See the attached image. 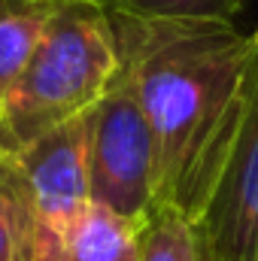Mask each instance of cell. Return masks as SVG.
<instances>
[{"label":"cell","instance_id":"obj_4","mask_svg":"<svg viewBox=\"0 0 258 261\" xmlns=\"http://www.w3.org/2000/svg\"><path fill=\"white\" fill-rule=\"evenodd\" d=\"M197 228L210 261H258V37L240 128Z\"/></svg>","mask_w":258,"mask_h":261},{"label":"cell","instance_id":"obj_2","mask_svg":"<svg viewBox=\"0 0 258 261\" xmlns=\"http://www.w3.org/2000/svg\"><path fill=\"white\" fill-rule=\"evenodd\" d=\"M116 73L110 15L91 0H58L40 46L0 100V146L18 155L43 134L85 116Z\"/></svg>","mask_w":258,"mask_h":261},{"label":"cell","instance_id":"obj_11","mask_svg":"<svg viewBox=\"0 0 258 261\" xmlns=\"http://www.w3.org/2000/svg\"><path fill=\"white\" fill-rule=\"evenodd\" d=\"M252 34H255V37H258V28H255V31H252Z\"/></svg>","mask_w":258,"mask_h":261},{"label":"cell","instance_id":"obj_1","mask_svg":"<svg viewBox=\"0 0 258 261\" xmlns=\"http://www.w3.org/2000/svg\"><path fill=\"white\" fill-rule=\"evenodd\" d=\"M119 73L155 143V203L194 222L207 210L240 128L255 37L234 21L110 15Z\"/></svg>","mask_w":258,"mask_h":261},{"label":"cell","instance_id":"obj_9","mask_svg":"<svg viewBox=\"0 0 258 261\" xmlns=\"http://www.w3.org/2000/svg\"><path fill=\"white\" fill-rule=\"evenodd\" d=\"M137 261H210L200 228L170 203H155L140 222Z\"/></svg>","mask_w":258,"mask_h":261},{"label":"cell","instance_id":"obj_7","mask_svg":"<svg viewBox=\"0 0 258 261\" xmlns=\"http://www.w3.org/2000/svg\"><path fill=\"white\" fill-rule=\"evenodd\" d=\"M0 261H37V216L24 170L0 146Z\"/></svg>","mask_w":258,"mask_h":261},{"label":"cell","instance_id":"obj_10","mask_svg":"<svg viewBox=\"0 0 258 261\" xmlns=\"http://www.w3.org/2000/svg\"><path fill=\"white\" fill-rule=\"evenodd\" d=\"M107 15H131L149 21H173V18H216L231 21L243 0H91Z\"/></svg>","mask_w":258,"mask_h":261},{"label":"cell","instance_id":"obj_5","mask_svg":"<svg viewBox=\"0 0 258 261\" xmlns=\"http://www.w3.org/2000/svg\"><path fill=\"white\" fill-rule=\"evenodd\" d=\"M15 158L24 170L34 200L37 249L55 246L76 222V216L91 203L85 116L43 134Z\"/></svg>","mask_w":258,"mask_h":261},{"label":"cell","instance_id":"obj_6","mask_svg":"<svg viewBox=\"0 0 258 261\" xmlns=\"http://www.w3.org/2000/svg\"><path fill=\"white\" fill-rule=\"evenodd\" d=\"M137 234L140 222L91 200L55 246L37 249V261H137Z\"/></svg>","mask_w":258,"mask_h":261},{"label":"cell","instance_id":"obj_8","mask_svg":"<svg viewBox=\"0 0 258 261\" xmlns=\"http://www.w3.org/2000/svg\"><path fill=\"white\" fill-rule=\"evenodd\" d=\"M58 0H0V100L40 46Z\"/></svg>","mask_w":258,"mask_h":261},{"label":"cell","instance_id":"obj_3","mask_svg":"<svg viewBox=\"0 0 258 261\" xmlns=\"http://www.w3.org/2000/svg\"><path fill=\"white\" fill-rule=\"evenodd\" d=\"M85 128L91 200L131 222H143L155 206V143L122 73L85 113Z\"/></svg>","mask_w":258,"mask_h":261}]
</instances>
